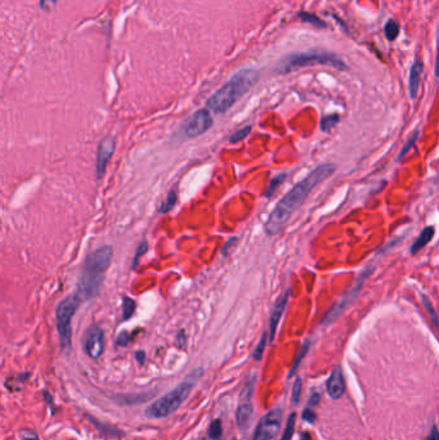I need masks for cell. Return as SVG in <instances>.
Returning <instances> with one entry per match:
<instances>
[{
  "instance_id": "d4e9b609",
  "label": "cell",
  "mask_w": 439,
  "mask_h": 440,
  "mask_svg": "<svg viewBox=\"0 0 439 440\" xmlns=\"http://www.w3.org/2000/svg\"><path fill=\"white\" fill-rule=\"evenodd\" d=\"M417 137H419V130H415L412 133V135H411L410 138H408V140H407L406 143H404V146L402 147V150H400V152H399V155H398V159H403V156L404 155L407 154V152H408V151L411 150V147L413 146V144L416 143V140H417Z\"/></svg>"
},
{
  "instance_id": "d590c367",
  "label": "cell",
  "mask_w": 439,
  "mask_h": 440,
  "mask_svg": "<svg viewBox=\"0 0 439 440\" xmlns=\"http://www.w3.org/2000/svg\"><path fill=\"white\" fill-rule=\"evenodd\" d=\"M319 398H321V397H319V394H318V393L312 394V397L309 398V400H308L309 407H315V405H317L318 401H319Z\"/></svg>"
},
{
  "instance_id": "277c9868",
  "label": "cell",
  "mask_w": 439,
  "mask_h": 440,
  "mask_svg": "<svg viewBox=\"0 0 439 440\" xmlns=\"http://www.w3.org/2000/svg\"><path fill=\"white\" fill-rule=\"evenodd\" d=\"M202 375V369L197 368L196 371L192 372L188 377H186L183 382H180L177 388H174L170 393L165 394L156 401H154L146 411V416L148 418H164L170 416L171 413L177 411L178 408L182 405L191 391L199 381V378Z\"/></svg>"
},
{
  "instance_id": "603a6c76",
  "label": "cell",
  "mask_w": 439,
  "mask_h": 440,
  "mask_svg": "<svg viewBox=\"0 0 439 440\" xmlns=\"http://www.w3.org/2000/svg\"><path fill=\"white\" fill-rule=\"evenodd\" d=\"M286 174H279V175H277V176H275V178H273L272 180H271V183H269V187H268V189H267V192H266V197H271V196L273 195V192H275L276 189L279 188V186H281L282 183L285 182V179H286Z\"/></svg>"
},
{
  "instance_id": "d6986e66",
  "label": "cell",
  "mask_w": 439,
  "mask_h": 440,
  "mask_svg": "<svg viewBox=\"0 0 439 440\" xmlns=\"http://www.w3.org/2000/svg\"><path fill=\"white\" fill-rule=\"evenodd\" d=\"M135 301L131 300L130 297H124L122 299V318L125 320L131 318V316L134 314L135 312Z\"/></svg>"
},
{
  "instance_id": "b9f144b4",
  "label": "cell",
  "mask_w": 439,
  "mask_h": 440,
  "mask_svg": "<svg viewBox=\"0 0 439 440\" xmlns=\"http://www.w3.org/2000/svg\"><path fill=\"white\" fill-rule=\"evenodd\" d=\"M232 440H235V439H232Z\"/></svg>"
},
{
  "instance_id": "ab89813d",
  "label": "cell",
  "mask_w": 439,
  "mask_h": 440,
  "mask_svg": "<svg viewBox=\"0 0 439 440\" xmlns=\"http://www.w3.org/2000/svg\"><path fill=\"white\" fill-rule=\"evenodd\" d=\"M184 342H186V339H184V332L182 331V332H179V335H178V345L182 348V346H184Z\"/></svg>"
},
{
  "instance_id": "2e32d148",
  "label": "cell",
  "mask_w": 439,
  "mask_h": 440,
  "mask_svg": "<svg viewBox=\"0 0 439 440\" xmlns=\"http://www.w3.org/2000/svg\"><path fill=\"white\" fill-rule=\"evenodd\" d=\"M434 237V227H425V228L421 231L419 238L416 241L413 242V244L411 246V254H416L417 251H420L421 248H424L426 244L429 243L430 241Z\"/></svg>"
},
{
  "instance_id": "4dcf8cb0",
  "label": "cell",
  "mask_w": 439,
  "mask_h": 440,
  "mask_svg": "<svg viewBox=\"0 0 439 440\" xmlns=\"http://www.w3.org/2000/svg\"><path fill=\"white\" fill-rule=\"evenodd\" d=\"M300 393H302V380L300 378H296L295 384L292 386V403L294 404H298L299 399H300Z\"/></svg>"
},
{
  "instance_id": "3957f363",
  "label": "cell",
  "mask_w": 439,
  "mask_h": 440,
  "mask_svg": "<svg viewBox=\"0 0 439 440\" xmlns=\"http://www.w3.org/2000/svg\"><path fill=\"white\" fill-rule=\"evenodd\" d=\"M258 79L259 74L256 70H241L207 99L206 107L214 114H224L254 86Z\"/></svg>"
},
{
  "instance_id": "cb8c5ba5",
  "label": "cell",
  "mask_w": 439,
  "mask_h": 440,
  "mask_svg": "<svg viewBox=\"0 0 439 440\" xmlns=\"http://www.w3.org/2000/svg\"><path fill=\"white\" fill-rule=\"evenodd\" d=\"M222 437V421L215 420L209 427V438L211 440H218Z\"/></svg>"
},
{
  "instance_id": "1f68e13d",
  "label": "cell",
  "mask_w": 439,
  "mask_h": 440,
  "mask_svg": "<svg viewBox=\"0 0 439 440\" xmlns=\"http://www.w3.org/2000/svg\"><path fill=\"white\" fill-rule=\"evenodd\" d=\"M236 244H237V238L236 237L228 240V241L226 242V244H224V246H223V248H222V255L227 256V255L230 254V252H232L233 250H235V247H236Z\"/></svg>"
},
{
  "instance_id": "6da1fadb",
  "label": "cell",
  "mask_w": 439,
  "mask_h": 440,
  "mask_svg": "<svg viewBox=\"0 0 439 440\" xmlns=\"http://www.w3.org/2000/svg\"><path fill=\"white\" fill-rule=\"evenodd\" d=\"M336 170V165L332 162L322 163L319 166L312 170L308 175L305 176L304 179L300 180L295 187L286 193L279 202L276 205L275 210L272 214L269 215L266 225H264V231L268 236H275L282 231L285 227L288 219L291 218L292 214L305 202V200L308 199V196L316 187L326 180L327 178L332 175Z\"/></svg>"
},
{
  "instance_id": "60d3db41",
  "label": "cell",
  "mask_w": 439,
  "mask_h": 440,
  "mask_svg": "<svg viewBox=\"0 0 439 440\" xmlns=\"http://www.w3.org/2000/svg\"><path fill=\"white\" fill-rule=\"evenodd\" d=\"M305 439H307V440H308V437H305ZM303 440H304V439H303Z\"/></svg>"
},
{
  "instance_id": "5bb4252c",
  "label": "cell",
  "mask_w": 439,
  "mask_h": 440,
  "mask_svg": "<svg viewBox=\"0 0 439 440\" xmlns=\"http://www.w3.org/2000/svg\"><path fill=\"white\" fill-rule=\"evenodd\" d=\"M252 414H254V411H252L251 400L239 399V404L236 411V421L237 426L242 433L251 426Z\"/></svg>"
},
{
  "instance_id": "83f0119b",
  "label": "cell",
  "mask_w": 439,
  "mask_h": 440,
  "mask_svg": "<svg viewBox=\"0 0 439 440\" xmlns=\"http://www.w3.org/2000/svg\"><path fill=\"white\" fill-rule=\"evenodd\" d=\"M421 299H423L424 307H425L426 310L429 312V316H430V318H432V320H433V324L436 326V328H438V327H439V324H438V316H437L436 310H434V308H433L432 303H430V300H429V299H428V297L425 296V295H421Z\"/></svg>"
},
{
  "instance_id": "d6a6232c",
  "label": "cell",
  "mask_w": 439,
  "mask_h": 440,
  "mask_svg": "<svg viewBox=\"0 0 439 440\" xmlns=\"http://www.w3.org/2000/svg\"><path fill=\"white\" fill-rule=\"evenodd\" d=\"M303 420L309 422V424H313L316 421V414L313 413V411H311L309 408H307V409H304V412H303Z\"/></svg>"
},
{
  "instance_id": "30bf717a",
  "label": "cell",
  "mask_w": 439,
  "mask_h": 440,
  "mask_svg": "<svg viewBox=\"0 0 439 440\" xmlns=\"http://www.w3.org/2000/svg\"><path fill=\"white\" fill-rule=\"evenodd\" d=\"M213 125V119L207 110H199L195 112L184 125V133L188 138H196L206 133Z\"/></svg>"
},
{
  "instance_id": "8d00e7d4",
  "label": "cell",
  "mask_w": 439,
  "mask_h": 440,
  "mask_svg": "<svg viewBox=\"0 0 439 440\" xmlns=\"http://www.w3.org/2000/svg\"><path fill=\"white\" fill-rule=\"evenodd\" d=\"M23 440H39L35 434L29 430H23Z\"/></svg>"
},
{
  "instance_id": "7a4b0ae2",
  "label": "cell",
  "mask_w": 439,
  "mask_h": 440,
  "mask_svg": "<svg viewBox=\"0 0 439 440\" xmlns=\"http://www.w3.org/2000/svg\"><path fill=\"white\" fill-rule=\"evenodd\" d=\"M114 250L110 244L95 248L86 256L81 277L79 280L78 296L82 300H90L98 295L106 272L111 264Z\"/></svg>"
},
{
  "instance_id": "8992f818",
  "label": "cell",
  "mask_w": 439,
  "mask_h": 440,
  "mask_svg": "<svg viewBox=\"0 0 439 440\" xmlns=\"http://www.w3.org/2000/svg\"><path fill=\"white\" fill-rule=\"evenodd\" d=\"M79 304L80 297L78 295H70L57 307V328L63 349H69L71 345V320L79 308Z\"/></svg>"
},
{
  "instance_id": "f1b7e54d",
  "label": "cell",
  "mask_w": 439,
  "mask_h": 440,
  "mask_svg": "<svg viewBox=\"0 0 439 440\" xmlns=\"http://www.w3.org/2000/svg\"><path fill=\"white\" fill-rule=\"evenodd\" d=\"M299 16H300V18H302V20L304 21V22L312 23L313 26H317V27H324V26H326V23H324L323 21L319 20V18H318L317 16H315V14L299 13Z\"/></svg>"
},
{
  "instance_id": "74e56055",
  "label": "cell",
  "mask_w": 439,
  "mask_h": 440,
  "mask_svg": "<svg viewBox=\"0 0 439 440\" xmlns=\"http://www.w3.org/2000/svg\"><path fill=\"white\" fill-rule=\"evenodd\" d=\"M428 440H439V431L437 429V426H433L432 431H430V435L428 437Z\"/></svg>"
},
{
  "instance_id": "ba28073f",
  "label": "cell",
  "mask_w": 439,
  "mask_h": 440,
  "mask_svg": "<svg viewBox=\"0 0 439 440\" xmlns=\"http://www.w3.org/2000/svg\"><path fill=\"white\" fill-rule=\"evenodd\" d=\"M282 424L281 409H272L259 421L252 440H271L279 434Z\"/></svg>"
},
{
  "instance_id": "e575fe53",
  "label": "cell",
  "mask_w": 439,
  "mask_h": 440,
  "mask_svg": "<svg viewBox=\"0 0 439 440\" xmlns=\"http://www.w3.org/2000/svg\"><path fill=\"white\" fill-rule=\"evenodd\" d=\"M56 3L57 0H40V7L44 10H49L56 5Z\"/></svg>"
},
{
  "instance_id": "f35d334b",
  "label": "cell",
  "mask_w": 439,
  "mask_h": 440,
  "mask_svg": "<svg viewBox=\"0 0 439 440\" xmlns=\"http://www.w3.org/2000/svg\"><path fill=\"white\" fill-rule=\"evenodd\" d=\"M135 358H137V360L141 363V364H143L144 359H146V354H144V352H138L137 354H135Z\"/></svg>"
},
{
  "instance_id": "836d02e7",
  "label": "cell",
  "mask_w": 439,
  "mask_h": 440,
  "mask_svg": "<svg viewBox=\"0 0 439 440\" xmlns=\"http://www.w3.org/2000/svg\"><path fill=\"white\" fill-rule=\"evenodd\" d=\"M129 340H130V337H129V333L128 332H121V333H120V335H119V337H118V345L119 346L128 345Z\"/></svg>"
},
{
  "instance_id": "ac0fdd59",
  "label": "cell",
  "mask_w": 439,
  "mask_h": 440,
  "mask_svg": "<svg viewBox=\"0 0 439 440\" xmlns=\"http://www.w3.org/2000/svg\"><path fill=\"white\" fill-rule=\"evenodd\" d=\"M295 420H296L295 413H291L288 416L287 422H286L285 431L282 434L281 440H291L292 435H294V431H295Z\"/></svg>"
},
{
  "instance_id": "52a82bcc",
  "label": "cell",
  "mask_w": 439,
  "mask_h": 440,
  "mask_svg": "<svg viewBox=\"0 0 439 440\" xmlns=\"http://www.w3.org/2000/svg\"><path fill=\"white\" fill-rule=\"evenodd\" d=\"M372 271H374V267L367 268V269H364V271L360 273V276L358 277V280H357V283H356V286H354L353 288L349 291V292L345 293V296L341 299L340 303L335 304L334 307L328 310L327 313L324 314L323 320H322V322H321L322 324H331L335 320H338L339 317H340V314L343 313V312H344L348 307H349V304L353 303L354 299L357 297L358 292H359V290H360V287L363 286L364 280L370 277V274L372 273Z\"/></svg>"
},
{
  "instance_id": "7c38bea8",
  "label": "cell",
  "mask_w": 439,
  "mask_h": 440,
  "mask_svg": "<svg viewBox=\"0 0 439 440\" xmlns=\"http://www.w3.org/2000/svg\"><path fill=\"white\" fill-rule=\"evenodd\" d=\"M288 295H290V290L283 291L281 293V296L276 300L275 308L272 310V316H271V322H269V341H273V339H275L276 329H277V326H279V320H281L282 314L285 313V309L287 307Z\"/></svg>"
},
{
  "instance_id": "f546056e",
  "label": "cell",
  "mask_w": 439,
  "mask_h": 440,
  "mask_svg": "<svg viewBox=\"0 0 439 440\" xmlns=\"http://www.w3.org/2000/svg\"><path fill=\"white\" fill-rule=\"evenodd\" d=\"M147 248H148V244L146 243V242H142V243L139 244V246H138L137 252H135L134 258H133V265H131V268H133V269H135V268L138 267V263H139V258H141V256L143 254H146V251H147Z\"/></svg>"
},
{
  "instance_id": "7402d4cb",
  "label": "cell",
  "mask_w": 439,
  "mask_h": 440,
  "mask_svg": "<svg viewBox=\"0 0 439 440\" xmlns=\"http://www.w3.org/2000/svg\"><path fill=\"white\" fill-rule=\"evenodd\" d=\"M339 120H340V118H339V115H336V114H334V115H328V116H326V118L322 119V121H321V129H322V130H323V131L331 130L332 127H334L335 125L338 124Z\"/></svg>"
},
{
  "instance_id": "44dd1931",
  "label": "cell",
  "mask_w": 439,
  "mask_h": 440,
  "mask_svg": "<svg viewBox=\"0 0 439 440\" xmlns=\"http://www.w3.org/2000/svg\"><path fill=\"white\" fill-rule=\"evenodd\" d=\"M309 346H311V341H309V340H307V341L304 342V344H303V346H302V349H300V352H299V354H298V357H296V360H295V363H294V364H292V367H291V371H290V377H291L292 375H294V373H295V371L296 369H298V367H299V364H300V362H302V359L304 358L305 357V354H307V353H308V349H309Z\"/></svg>"
},
{
  "instance_id": "5b68a950",
  "label": "cell",
  "mask_w": 439,
  "mask_h": 440,
  "mask_svg": "<svg viewBox=\"0 0 439 440\" xmlns=\"http://www.w3.org/2000/svg\"><path fill=\"white\" fill-rule=\"evenodd\" d=\"M315 65H326L331 66L334 69L338 70H347L348 66L345 65L341 58H339L336 54L330 52H317V50H312V52L305 53H296L291 54L282 59L281 62L277 65L276 70L279 74H287L294 70H298L300 67L305 66H315Z\"/></svg>"
},
{
  "instance_id": "4316f807",
  "label": "cell",
  "mask_w": 439,
  "mask_h": 440,
  "mask_svg": "<svg viewBox=\"0 0 439 440\" xmlns=\"http://www.w3.org/2000/svg\"><path fill=\"white\" fill-rule=\"evenodd\" d=\"M251 133V126H245L242 129L237 130L236 133H233L230 137L231 143H237V142H241V140L245 139L249 134Z\"/></svg>"
},
{
  "instance_id": "e0dca14e",
  "label": "cell",
  "mask_w": 439,
  "mask_h": 440,
  "mask_svg": "<svg viewBox=\"0 0 439 440\" xmlns=\"http://www.w3.org/2000/svg\"><path fill=\"white\" fill-rule=\"evenodd\" d=\"M384 31H385L387 39L390 40V41H393V40L397 39L398 34H399V25H398L394 20H389L387 23H385V26H384Z\"/></svg>"
},
{
  "instance_id": "9a60e30c",
  "label": "cell",
  "mask_w": 439,
  "mask_h": 440,
  "mask_svg": "<svg viewBox=\"0 0 439 440\" xmlns=\"http://www.w3.org/2000/svg\"><path fill=\"white\" fill-rule=\"evenodd\" d=\"M421 74H423V62L416 61L411 67L410 76H408V90L412 99L417 97L420 88V81H421Z\"/></svg>"
},
{
  "instance_id": "484cf974",
  "label": "cell",
  "mask_w": 439,
  "mask_h": 440,
  "mask_svg": "<svg viewBox=\"0 0 439 440\" xmlns=\"http://www.w3.org/2000/svg\"><path fill=\"white\" fill-rule=\"evenodd\" d=\"M266 344H267V332L263 333L262 339H260L259 344L256 345V348L254 349L252 352V357L255 360H260L263 358V354H264V349H266Z\"/></svg>"
},
{
  "instance_id": "9c48e42d",
  "label": "cell",
  "mask_w": 439,
  "mask_h": 440,
  "mask_svg": "<svg viewBox=\"0 0 439 440\" xmlns=\"http://www.w3.org/2000/svg\"><path fill=\"white\" fill-rule=\"evenodd\" d=\"M82 345H84L85 353L90 358H99L105 349V335H103L101 327H89L84 335V339H82Z\"/></svg>"
},
{
  "instance_id": "8fae6325",
  "label": "cell",
  "mask_w": 439,
  "mask_h": 440,
  "mask_svg": "<svg viewBox=\"0 0 439 440\" xmlns=\"http://www.w3.org/2000/svg\"><path fill=\"white\" fill-rule=\"evenodd\" d=\"M115 151V139L111 137H107L102 139L98 146V152H97V176L101 179L106 171L107 163L111 159L112 154Z\"/></svg>"
},
{
  "instance_id": "ffe728a7",
  "label": "cell",
  "mask_w": 439,
  "mask_h": 440,
  "mask_svg": "<svg viewBox=\"0 0 439 440\" xmlns=\"http://www.w3.org/2000/svg\"><path fill=\"white\" fill-rule=\"evenodd\" d=\"M177 203V192L175 191H170L169 195H167L165 202L160 206V212L165 214V212H169L174 206Z\"/></svg>"
},
{
  "instance_id": "4fadbf2b",
  "label": "cell",
  "mask_w": 439,
  "mask_h": 440,
  "mask_svg": "<svg viewBox=\"0 0 439 440\" xmlns=\"http://www.w3.org/2000/svg\"><path fill=\"white\" fill-rule=\"evenodd\" d=\"M326 388H327L328 397L332 399H339L341 395L344 394L345 382L340 367L332 371L331 376L328 377L327 382H326Z\"/></svg>"
}]
</instances>
